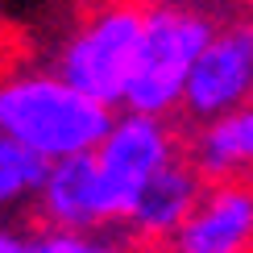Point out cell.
<instances>
[{
    "label": "cell",
    "instance_id": "cell-1",
    "mask_svg": "<svg viewBox=\"0 0 253 253\" xmlns=\"http://www.w3.org/2000/svg\"><path fill=\"white\" fill-rule=\"evenodd\" d=\"M117 108L91 100L54 67H17L0 83V137L34 145L50 162L100 150Z\"/></svg>",
    "mask_w": 253,
    "mask_h": 253
},
{
    "label": "cell",
    "instance_id": "cell-2",
    "mask_svg": "<svg viewBox=\"0 0 253 253\" xmlns=\"http://www.w3.org/2000/svg\"><path fill=\"white\" fill-rule=\"evenodd\" d=\"M216 29L220 25H212L199 8L170 4V0L150 4L137 62H133V79H129V91H125V108L145 112V117L178 112L187 96V79H191L195 62Z\"/></svg>",
    "mask_w": 253,
    "mask_h": 253
},
{
    "label": "cell",
    "instance_id": "cell-3",
    "mask_svg": "<svg viewBox=\"0 0 253 253\" xmlns=\"http://www.w3.org/2000/svg\"><path fill=\"white\" fill-rule=\"evenodd\" d=\"M141 29H145L141 4L108 0V4L91 8L58 42L50 67L67 83H75L79 91H87L91 100L108 104V108H125V91H129V79H133Z\"/></svg>",
    "mask_w": 253,
    "mask_h": 253
},
{
    "label": "cell",
    "instance_id": "cell-4",
    "mask_svg": "<svg viewBox=\"0 0 253 253\" xmlns=\"http://www.w3.org/2000/svg\"><path fill=\"white\" fill-rule=\"evenodd\" d=\"M96 158H100V170H104V187H108L112 220L125 224L137 191L162 166L178 162V141H174V129L166 125V117H145V112L121 108L108 137L100 141Z\"/></svg>",
    "mask_w": 253,
    "mask_h": 253
},
{
    "label": "cell",
    "instance_id": "cell-5",
    "mask_svg": "<svg viewBox=\"0 0 253 253\" xmlns=\"http://www.w3.org/2000/svg\"><path fill=\"white\" fill-rule=\"evenodd\" d=\"M245 104H253V21H228L212 34L187 79L183 117L208 125Z\"/></svg>",
    "mask_w": 253,
    "mask_h": 253
},
{
    "label": "cell",
    "instance_id": "cell-6",
    "mask_svg": "<svg viewBox=\"0 0 253 253\" xmlns=\"http://www.w3.org/2000/svg\"><path fill=\"white\" fill-rule=\"evenodd\" d=\"M38 216L42 224L71 228V233H96L104 224H117L96 150L62 158V162L50 166V178L38 195Z\"/></svg>",
    "mask_w": 253,
    "mask_h": 253
},
{
    "label": "cell",
    "instance_id": "cell-7",
    "mask_svg": "<svg viewBox=\"0 0 253 253\" xmlns=\"http://www.w3.org/2000/svg\"><path fill=\"white\" fill-rule=\"evenodd\" d=\"M253 245V187L237 178H216L170 237L174 253H245Z\"/></svg>",
    "mask_w": 253,
    "mask_h": 253
},
{
    "label": "cell",
    "instance_id": "cell-8",
    "mask_svg": "<svg viewBox=\"0 0 253 253\" xmlns=\"http://www.w3.org/2000/svg\"><path fill=\"white\" fill-rule=\"evenodd\" d=\"M204 174L195 170L191 158H178V162L162 166L150 183L137 191L129 216H125V228L133 237H174L178 228L187 224V216L195 212V204L204 199Z\"/></svg>",
    "mask_w": 253,
    "mask_h": 253
},
{
    "label": "cell",
    "instance_id": "cell-9",
    "mask_svg": "<svg viewBox=\"0 0 253 253\" xmlns=\"http://www.w3.org/2000/svg\"><path fill=\"white\" fill-rule=\"evenodd\" d=\"M191 162L204 178H233L253 170V104L199 125L191 137Z\"/></svg>",
    "mask_w": 253,
    "mask_h": 253
},
{
    "label": "cell",
    "instance_id": "cell-10",
    "mask_svg": "<svg viewBox=\"0 0 253 253\" xmlns=\"http://www.w3.org/2000/svg\"><path fill=\"white\" fill-rule=\"evenodd\" d=\"M50 158L38 154L34 145L0 137V204L21 208V204H38L42 187L50 178Z\"/></svg>",
    "mask_w": 253,
    "mask_h": 253
},
{
    "label": "cell",
    "instance_id": "cell-11",
    "mask_svg": "<svg viewBox=\"0 0 253 253\" xmlns=\"http://www.w3.org/2000/svg\"><path fill=\"white\" fill-rule=\"evenodd\" d=\"M91 233H71V228H4L0 233V253H91Z\"/></svg>",
    "mask_w": 253,
    "mask_h": 253
},
{
    "label": "cell",
    "instance_id": "cell-12",
    "mask_svg": "<svg viewBox=\"0 0 253 253\" xmlns=\"http://www.w3.org/2000/svg\"><path fill=\"white\" fill-rule=\"evenodd\" d=\"M91 253H129L125 241H112V237H96L91 241Z\"/></svg>",
    "mask_w": 253,
    "mask_h": 253
}]
</instances>
